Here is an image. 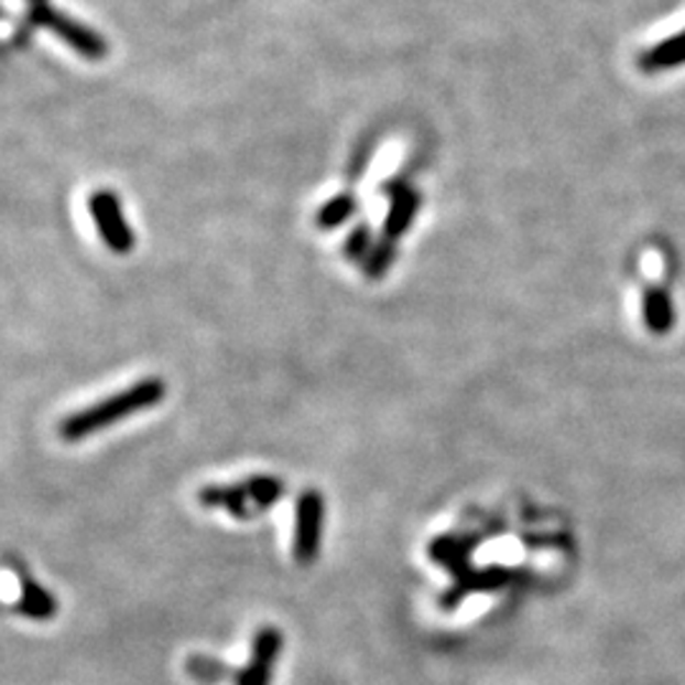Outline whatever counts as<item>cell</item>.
I'll return each instance as SVG.
<instances>
[{
	"label": "cell",
	"instance_id": "obj_1",
	"mask_svg": "<svg viewBox=\"0 0 685 685\" xmlns=\"http://www.w3.org/2000/svg\"><path fill=\"white\" fill-rule=\"evenodd\" d=\"M165 394H168V387H165L163 379L145 376V379L130 383L128 389L115 391L107 399H99L95 404L79 409V412H72L58 424V437L64 442L87 439L91 434L110 430L115 424L130 420L132 414L148 412V409L157 406L165 399Z\"/></svg>",
	"mask_w": 685,
	"mask_h": 685
},
{
	"label": "cell",
	"instance_id": "obj_2",
	"mask_svg": "<svg viewBox=\"0 0 685 685\" xmlns=\"http://www.w3.org/2000/svg\"><path fill=\"white\" fill-rule=\"evenodd\" d=\"M89 216L95 221V229L99 239L105 241V247L112 254H130L135 249V231L124 219L122 204L117 198L115 191L99 188L89 196Z\"/></svg>",
	"mask_w": 685,
	"mask_h": 685
},
{
	"label": "cell",
	"instance_id": "obj_3",
	"mask_svg": "<svg viewBox=\"0 0 685 685\" xmlns=\"http://www.w3.org/2000/svg\"><path fill=\"white\" fill-rule=\"evenodd\" d=\"M325 500L320 490L307 488L297 496L295 505V533H292V556L297 566H313L320 554Z\"/></svg>",
	"mask_w": 685,
	"mask_h": 685
},
{
	"label": "cell",
	"instance_id": "obj_4",
	"mask_svg": "<svg viewBox=\"0 0 685 685\" xmlns=\"http://www.w3.org/2000/svg\"><path fill=\"white\" fill-rule=\"evenodd\" d=\"M31 21L36 26H44L48 31H54L58 39L66 41L74 52L79 56L89 58V62H102L107 56V41L99 36L97 31H91L85 23L69 19V15L56 11L52 6H33L31 11Z\"/></svg>",
	"mask_w": 685,
	"mask_h": 685
},
{
	"label": "cell",
	"instance_id": "obj_5",
	"mask_svg": "<svg viewBox=\"0 0 685 685\" xmlns=\"http://www.w3.org/2000/svg\"><path fill=\"white\" fill-rule=\"evenodd\" d=\"M383 191H389V214L387 219H383L381 239L399 241L409 229H412L416 214H420L422 196L420 191L409 186L404 181L389 183V186H383Z\"/></svg>",
	"mask_w": 685,
	"mask_h": 685
},
{
	"label": "cell",
	"instance_id": "obj_6",
	"mask_svg": "<svg viewBox=\"0 0 685 685\" xmlns=\"http://www.w3.org/2000/svg\"><path fill=\"white\" fill-rule=\"evenodd\" d=\"M282 650V634L278 628H262L254 634L252 660L233 675V685H270L274 660Z\"/></svg>",
	"mask_w": 685,
	"mask_h": 685
},
{
	"label": "cell",
	"instance_id": "obj_7",
	"mask_svg": "<svg viewBox=\"0 0 685 685\" xmlns=\"http://www.w3.org/2000/svg\"><path fill=\"white\" fill-rule=\"evenodd\" d=\"M511 581V572L500 569V566H490V569H480V572H470L463 579H455L453 587H449L445 595L439 599V607L445 609H455L459 601L467 599V595L472 591H496L500 587Z\"/></svg>",
	"mask_w": 685,
	"mask_h": 685
},
{
	"label": "cell",
	"instance_id": "obj_8",
	"mask_svg": "<svg viewBox=\"0 0 685 685\" xmlns=\"http://www.w3.org/2000/svg\"><path fill=\"white\" fill-rule=\"evenodd\" d=\"M19 587H21V597L19 601H15V612H19L21 617H26V620H33V622H48L58 612L56 597L44 587V584H39L26 572L21 574Z\"/></svg>",
	"mask_w": 685,
	"mask_h": 685
},
{
	"label": "cell",
	"instance_id": "obj_9",
	"mask_svg": "<svg viewBox=\"0 0 685 685\" xmlns=\"http://www.w3.org/2000/svg\"><path fill=\"white\" fill-rule=\"evenodd\" d=\"M642 323L653 336H667L675 328V305L665 287L648 285L642 292Z\"/></svg>",
	"mask_w": 685,
	"mask_h": 685
},
{
	"label": "cell",
	"instance_id": "obj_10",
	"mask_svg": "<svg viewBox=\"0 0 685 685\" xmlns=\"http://www.w3.org/2000/svg\"><path fill=\"white\" fill-rule=\"evenodd\" d=\"M198 503L204 508H221L229 515L237 518V521H252L254 511L249 505L247 492L241 488V482H233V486H221V482H214V486H206L198 490Z\"/></svg>",
	"mask_w": 685,
	"mask_h": 685
},
{
	"label": "cell",
	"instance_id": "obj_11",
	"mask_svg": "<svg viewBox=\"0 0 685 685\" xmlns=\"http://www.w3.org/2000/svg\"><path fill=\"white\" fill-rule=\"evenodd\" d=\"M683 64H685V29L681 33H675V36H667L660 41V44L645 48L638 58V66L645 74H660Z\"/></svg>",
	"mask_w": 685,
	"mask_h": 685
},
{
	"label": "cell",
	"instance_id": "obj_12",
	"mask_svg": "<svg viewBox=\"0 0 685 685\" xmlns=\"http://www.w3.org/2000/svg\"><path fill=\"white\" fill-rule=\"evenodd\" d=\"M430 558L447 569L455 579H463L472 572L470 566V546L459 536H437L430 543Z\"/></svg>",
	"mask_w": 685,
	"mask_h": 685
},
{
	"label": "cell",
	"instance_id": "obj_13",
	"mask_svg": "<svg viewBox=\"0 0 685 685\" xmlns=\"http://www.w3.org/2000/svg\"><path fill=\"white\" fill-rule=\"evenodd\" d=\"M241 488L247 492V500L249 505H252L254 515L278 505L287 490V486L278 478V475H252V478L241 480Z\"/></svg>",
	"mask_w": 685,
	"mask_h": 685
},
{
	"label": "cell",
	"instance_id": "obj_14",
	"mask_svg": "<svg viewBox=\"0 0 685 685\" xmlns=\"http://www.w3.org/2000/svg\"><path fill=\"white\" fill-rule=\"evenodd\" d=\"M356 211H358V198L354 194H348V191H342V194L333 196L330 200H325V204L317 208L315 227L320 231H333L354 219Z\"/></svg>",
	"mask_w": 685,
	"mask_h": 685
},
{
	"label": "cell",
	"instance_id": "obj_15",
	"mask_svg": "<svg viewBox=\"0 0 685 685\" xmlns=\"http://www.w3.org/2000/svg\"><path fill=\"white\" fill-rule=\"evenodd\" d=\"M396 262V241L379 239L376 247L369 252V257L361 262L363 278L366 280H381L383 274L391 270V264Z\"/></svg>",
	"mask_w": 685,
	"mask_h": 685
},
{
	"label": "cell",
	"instance_id": "obj_16",
	"mask_svg": "<svg viewBox=\"0 0 685 685\" xmlns=\"http://www.w3.org/2000/svg\"><path fill=\"white\" fill-rule=\"evenodd\" d=\"M376 241L379 239H373V231L369 224H356L346 237V241H342V257L350 259V262L361 264L363 259L369 257L371 249L376 247Z\"/></svg>",
	"mask_w": 685,
	"mask_h": 685
},
{
	"label": "cell",
	"instance_id": "obj_17",
	"mask_svg": "<svg viewBox=\"0 0 685 685\" xmlns=\"http://www.w3.org/2000/svg\"><path fill=\"white\" fill-rule=\"evenodd\" d=\"M188 673L194 675V678L198 681H206V683H216L219 678H224V675H237V671H231V667L221 665L219 660L214 657H200V655H194L188 660Z\"/></svg>",
	"mask_w": 685,
	"mask_h": 685
},
{
	"label": "cell",
	"instance_id": "obj_18",
	"mask_svg": "<svg viewBox=\"0 0 685 685\" xmlns=\"http://www.w3.org/2000/svg\"><path fill=\"white\" fill-rule=\"evenodd\" d=\"M31 3H33V6H44L46 0H31Z\"/></svg>",
	"mask_w": 685,
	"mask_h": 685
}]
</instances>
